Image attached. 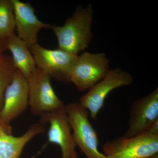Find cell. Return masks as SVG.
Returning <instances> with one entry per match:
<instances>
[{
    "instance_id": "6da1fadb",
    "label": "cell",
    "mask_w": 158,
    "mask_h": 158,
    "mask_svg": "<svg viewBox=\"0 0 158 158\" xmlns=\"http://www.w3.org/2000/svg\"><path fill=\"white\" fill-rule=\"evenodd\" d=\"M93 15L91 5L86 8L79 6L63 26L52 25L59 48L76 56L86 49L92 40Z\"/></svg>"
},
{
    "instance_id": "7a4b0ae2",
    "label": "cell",
    "mask_w": 158,
    "mask_h": 158,
    "mask_svg": "<svg viewBox=\"0 0 158 158\" xmlns=\"http://www.w3.org/2000/svg\"><path fill=\"white\" fill-rule=\"evenodd\" d=\"M65 110L77 147L86 158H107L99 151L98 135L89 120L88 110L79 102L65 105Z\"/></svg>"
},
{
    "instance_id": "3957f363",
    "label": "cell",
    "mask_w": 158,
    "mask_h": 158,
    "mask_svg": "<svg viewBox=\"0 0 158 158\" xmlns=\"http://www.w3.org/2000/svg\"><path fill=\"white\" fill-rule=\"evenodd\" d=\"M51 77L37 68L27 79L29 106L34 116H42L59 110L65 105L54 91Z\"/></svg>"
},
{
    "instance_id": "277c9868",
    "label": "cell",
    "mask_w": 158,
    "mask_h": 158,
    "mask_svg": "<svg viewBox=\"0 0 158 158\" xmlns=\"http://www.w3.org/2000/svg\"><path fill=\"white\" fill-rule=\"evenodd\" d=\"M110 69L109 61L105 54L84 52L78 56L71 71L69 82L81 92L88 91L103 78Z\"/></svg>"
},
{
    "instance_id": "5b68a950",
    "label": "cell",
    "mask_w": 158,
    "mask_h": 158,
    "mask_svg": "<svg viewBox=\"0 0 158 158\" xmlns=\"http://www.w3.org/2000/svg\"><path fill=\"white\" fill-rule=\"evenodd\" d=\"M133 82L132 76L126 71L120 68L110 69L103 78L80 98L79 102L88 110L90 117L96 120L109 94Z\"/></svg>"
},
{
    "instance_id": "8992f818",
    "label": "cell",
    "mask_w": 158,
    "mask_h": 158,
    "mask_svg": "<svg viewBox=\"0 0 158 158\" xmlns=\"http://www.w3.org/2000/svg\"><path fill=\"white\" fill-rule=\"evenodd\" d=\"M107 158H145L158 153V136L147 133L131 138L123 136L108 141L102 146Z\"/></svg>"
},
{
    "instance_id": "52a82bcc",
    "label": "cell",
    "mask_w": 158,
    "mask_h": 158,
    "mask_svg": "<svg viewBox=\"0 0 158 158\" xmlns=\"http://www.w3.org/2000/svg\"><path fill=\"white\" fill-rule=\"evenodd\" d=\"M37 68L51 77L69 82V77L78 56L58 48L48 49L38 44L30 48Z\"/></svg>"
},
{
    "instance_id": "ba28073f",
    "label": "cell",
    "mask_w": 158,
    "mask_h": 158,
    "mask_svg": "<svg viewBox=\"0 0 158 158\" xmlns=\"http://www.w3.org/2000/svg\"><path fill=\"white\" fill-rule=\"evenodd\" d=\"M42 123H48V139L60 148L62 158H78L77 146L69 122L65 106L40 116Z\"/></svg>"
},
{
    "instance_id": "9c48e42d",
    "label": "cell",
    "mask_w": 158,
    "mask_h": 158,
    "mask_svg": "<svg viewBox=\"0 0 158 158\" xmlns=\"http://www.w3.org/2000/svg\"><path fill=\"white\" fill-rule=\"evenodd\" d=\"M28 106L27 81L17 69L5 91L0 120L4 125L11 127V122L23 113Z\"/></svg>"
},
{
    "instance_id": "30bf717a",
    "label": "cell",
    "mask_w": 158,
    "mask_h": 158,
    "mask_svg": "<svg viewBox=\"0 0 158 158\" xmlns=\"http://www.w3.org/2000/svg\"><path fill=\"white\" fill-rule=\"evenodd\" d=\"M158 120V88L135 101L130 111L128 128L123 137L129 138L144 134Z\"/></svg>"
},
{
    "instance_id": "8fae6325",
    "label": "cell",
    "mask_w": 158,
    "mask_h": 158,
    "mask_svg": "<svg viewBox=\"0 0 158 158\" xmlns=\"http://www.w3.org/2000/svg\"><path fill=\"white\" fill-rule=\"evenodd\" d=\"M14 11L17 36L29 48L38 43L37 34L42 29H51L52 25L40 21L31 4L19 0H11Z\"/></svg>"
},
{
    "instance_id": "7c38bea8",
    "label": "cell",
    "mask_w": 158,
    "mask_h": 158,
    "mask_svg": "<svg viewBox=\"0 0 158 158\" xmlns=\"http://www.w3.org/2000/svg\"><path fill=\"white\" fill-rule=\"evenodd\" d=\"M42 124L31 126L22 135L4 133L0 135V158H20L24 147L36 136L45 132Z\"/></svg>"
},
{
    "instance_id": "4fadbf2b",
    "label": "cell",
    "mask_w": 158,
    "mask_h": 158,
    "mask_svg": "<svg viewBox=\"0 0 158 158\" xmlns=\"http://www.w3.org/2000/svg\"><path fill=\"white\" fill-rule=\"evenodd\" d=\"M4 41L6 50L11 53V58L15 67L27 79L37 68L29 47L15 34Z\"/></svg>"
},
{
    "instance_id": "5bb4252c",
    "label": "cell",
    "mask_w": 158,
    "mask_h": 158,
    "mask_svg": "<svg viewBox=\"0 0 158 158\" xmlns=\"http://www.w3.org/2000/svg\"><path fill=\"white\" fill-rule=\"evenodd\" d=\"M16 70L11 56L4 54L0 59V112L2 107L5 91ZM0 126L6 130L7 133L12 134V127H8L4 125L1 120Z\"/></svg>"
},
{
    "instance_id": "9a60e30c",
    "label": "cell",
    "mask_w": 158,
    "mask_h": 158,
    "mask_svg": "<svg viewBox=\"0 0 158 158\" xmlns=\"http://www.w3.org/2000/svg\"><path fill=\"white\" fill-rule=\"evenodd\" d=\"M15 21L11 0H0V40L15 34Z\"/></svg>"
},
{
    "instance_id": "2e32d148",
    "label": "cell",
    "mask_w": 158,
    "mask_h": 158,
    "mask_svg": "<svg viewBox=\"0 0 158 158\" xmlns=\"http://www.w3.org/2000/svg\"><path fill=\"white\" fill-rule=\"evenodd\" d=\"M145 133L151 135L158 136V120L155 122Z\"/></svg>"
},
{
    "instance_id": "e0dca14e",
    "label": "cell",
    "mask_w": 158,
    "mask_h": 158,
    "mask_svg": "<svg viewBox=\"0 0 158 158\" xmlns=\"http://www.w3.org/2000/svg\"><path fill=\"white\" fill-rule=\"evenodd\" d=\"M7 50L5 42L3 40H0V59L4 55V52Z\"/></svg>"
},
{
    "instance_id": "ac0fdd59",
    "label": "cell",
    "mask_w": 158,
    "mask_h": 158,
    "mask_svg": "<svg viewBox=\"0 0 158 158\" xmlns=\"http://www.w3.org/2000/svg\"><path fill=\"white\" fill-rule=\"evenodd\" d=\"M4 133H7V134H9V133H8L6 132V130L4 129L2 127L0 126V135H2V134H4Z\"/></svg>"
},
{
    "instance_id": "d6986e66",
    "label": "cell",
    "mask_w": 158,
    "mask_h": 158,
    "mask_svg": "<svg viewBox=\"0 0 158 158\" xmlns=\"http://www.w3.org/2000/svg\"><path fill=\"white\" fill-rule=\"evenodd\" d=\"M145 158H158V154L154 155L149 156Z\"/></svg>"
}]
</instances>
